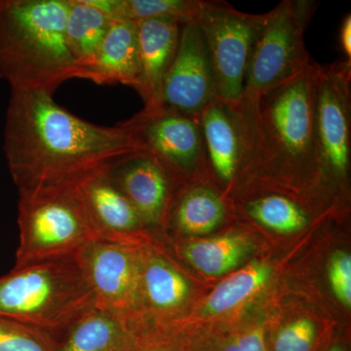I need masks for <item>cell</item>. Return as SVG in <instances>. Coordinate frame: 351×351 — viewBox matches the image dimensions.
Masks as SVG:
<instances>
[{
  "mask_svg": "<svg viewBox=\"0 0 351 351\" xmlns=\"http://www.w3.org/2000/svg\"><path fill=\"white\" fill-rule=\"evenodd\" d=\"M3 151L14 182L25 189L76 181L144 149L123 124L96 125L47 92L11 89Z\"/></svg>",
  "mask_w": 351,
  "mask_h": 351,
  "instance_id": "6da1fadb",
  "label": "cell"
},
{
  "mask_svg": "<svg viewBox=\"0 0 351 351\" xmlns=\"http://www.w3.org/2000/svg\"><path fill=\"white\" fill-rule=\"evenodd\" d=\"M315 133L323 182L343 188L350 169L351 60L320 64Z\"/></svg>",
  "mask_w": 351,
  "mask_h": 351,
  "instance_id": "ba28073f",
  "label": "cell"
},
{
  "mask_svg": "<svg viewBox=\"0 0 351 351\" xmlns=\"http://www.w3.org/2000/svg\"><path fill=\"white\" fill-rule=\"evenodd\" d=\"M137 24L141 75L136 91L142 97L144 108H156L161 106L164 77L177 54L182 23L160 18Z\"/></svg>",
  "mask_w": 351,
  "mask_h": 351,
  "instance_id": "e0dca14e",
  "label": "cell"
},
{
  "mask_svg": "<svg viewBox=\"0 0 351 351\" xmlns=\"http://www.w3.org/2000/svg\"><path fill=\"white\" fill-rule=\"evenodd\" d=\"M121 124L162 164L175 184L207 175L199 117L159 106L144 108Z\"/></svg>",
  "mask_w": 351,
  "mask_h": 351,
  "instance_id": "9c48e42d",
  "label": "cell"
},
{
  "mask_svg": "<svg viewBox=\"0 0 351 351\" xmlns=\"http://www.w3.org/2000/svg\"><path fill=\"white\" fill-rule=\"evenodd\" d=\"M113 184L130 201L145 228L164 223L174 197L175 182L162 164L145 151L107 166Z\"/></svg>",
  "mask_w": 351,
  "mask_h": 351,
  "instance_id": "7c38bea8",
  "label": "cell"
},
{
  "mask_svg": "<svg viewBox=\"0 0 351 351\" xmlns=\"http://www.w3.org/2000/svg\"><path fill=\"white\" fill-rule=\"evenodd\" d=\"M271 274V267L265 263H250L230 274L212 291L205 309L215 315L230 313L260 292L269 282Z\"/></svg>",
  "mask_w": 351,
  "mask_h": 351,
  "instance_id": "cb8c5ba5",
  "label": "cell"
},
{
  "mask_svg": "<svg viewBox=\"0 0 351 351\" xmlns=\"http://www.w3.org/2000/svg\"><path fill=\"white\" fill-rule=\"evenodd\" d=\"M248 251L243 237L234 234L189 242L181 248L182 255L195 269L210 276H223L235 269Z\"/></svg>",
  "mask_w": 351,
  "mask_h": 351,
  "instance_id": "7402d4cb",
  "label": "cell"
},
{
  "mask_svg": "<svg viewBox=\"0 0 351 351\" xmlns=\"http://www.w3.org/2000/svg\"><path fill=\"white\" fill-rule=\"evenodd\" d=\"M228 213L225 195L200 178L173 197L166 221L182 234L204 235L223 226Z\"/></svg>",
  "mask_w": 351,
  "mask_h": 351,
  "instance_id": "d6986e66",
  "label": "cell"
},
{
  "mask_svg": "<svg viewBox=\"0 0 351 351\" xmlns=\"http://www.w3.org/2000/svg\"><path fill=\"white\" fill-rule=\"evenodd\" d=\"M319 343L317 326L307 318L287 323L269 341V351H316Z\"/></svg>",
  "mask_w": 351,
  "mask_h": 351,
  "instance_id": "484cf974",
  "label": "cell"
},
{
  "mask_svg": "<svg viewBox=\"0 0 351 351\" xmlns=\"http://www.w3.org/2000/svg\"><path fill=\"white\" fill-rule=\"evenodd\" d=\"M327 351H346V350H343V348H341V346H332L331 348H329V350H328Z\"/></svg>",
  "mask_w": 351,
  "mask_h": 351,
  "instance_id": "4dcf8cb0",
  "label": "cell"
},
{
  "mask_svg": "<svg viewBox=\"0 0 351 351\" xmlns=\"http://www.w3.org/2000/svg\"><path fill=\"white\" fill-rule=\"evenodd\" d=\"M332 293L341 304L351 306V256L338 252L332 256L328 267Z\"/></svg>",
  "mask_w": 351,
  "mask_h": 351,
  "instance_id": "83f0119b",
  "label": "cell"
},
{
  "mask_svg": "<svg viewBox=\"0 0 351 351\" xmlns=\"http://www.w3.org/2000/svg\"><path fill=\"white\" fill-rule=\"evenodd\" d=\"M107 166L77 180L83 204L97 239L142 246L147 228L130 201L113 184Z\"/></svg>",
  "mask_w": 351,
  "mask_h": 351,
  "instance_id": "4fadbf2b",
  "label": "cell"
},
{
  "mask_svg": "<svg viewBox=\"0 0 351 351\" xmlns=\"http://www.w3.org/2000/svg\"><path fill=\"white\" fill-rule=\"evenodd\" d=\"M144 331L130 320L94 306L58 339V351H127Z\"/></svg>",
  "mask_w": 351,
  "mask_h": 351,
  "instance_id": "ac0fdd59",
  "label": "cell"
},
{
  "mask_svg": "<svg viewBox=\"0 0 351 351\" xmlns=\"http://www.w3.org/2000/svg\"><path fill=\"white\" fill-rule=\"evenodd\" d=\"M339 44L346 59L351 60V15L348 14L339 29Z\"/></svg>",
  "mask_w": 351,
  "mask_h": 351,
  "instance_id": "f546056e",
  "label": "cell"
},
{
  "mask_svg": "<svg viewBox=\"0 0 351 351\" xmlns=\"http://www.w3.org/2000/svg\"><path fill=\"white\" fill-rule=\"evenodd\" d=\"M265 18L267 13L241 12L226 1H201L195 21L211 58L216 99L228 104L241 100L252 50Z\"/></svg>",
  "mask_w": 351,
  "mask_h": 351,
  "instance_id": "52a82bcc",
  "label": "cell"
},
{
  "mask_svg": "<svg viewBox=\"0 0 351 351\" xmlns=\"http://www.w3.org/2000/svg\"><path fill=\"white\" fill-rule=\"evenodd\" d=\"M202 0H90L112 20L138 23L151 19L195 21Z\"/></svg>",
  "mask_w": 351,
  "mask_h": 351,
  "instance_id": "603a6c76",
  "label": "cell"
},
{
  "mask_svg": "<svg viewBox=\"0 0 351 351\" xmlns=\"http://www.w3.org/2000/svg\"><path fill=\"white\" fill-rule=\"evenodd\" d=\"M69 0H0V80L54 95L75 78L66 39Z\"/></svg>",
  "mask_w": 351,
  "mask_h": 351,
  "instance_id": "3957f363",
  "label": "cell"
},
{
  "mask_svg": "<svg viewBox=\"0 0 351 351\" xmlns=\"http://www.w3.org/2000/svg\"><path fill=\"white\" fill-rule=\"evenodd\" d=\"M140 75L138 24L113 20L91 61L76 68L75 78L99 85L123 84L137 90Z\"/></svg>",
  "mask_w": 351,
  "mask_h": 351,
  "instance_id": "2e32d148",
  "label": "cell"
},
{
  "mask_svg": "<svg viewBox=\"0 0 351 351\" xmlns=\"http://www.w3.org/2000/svg\"><path fill=\"white\" fill-rule=\"evenodd\" d=\"M140 247L95 239L76 256L96 306L138 325Z\"/></svg>",
  "mask_w": 351,
  "mask_h": 351,
  "instance_id": "30bf717a",
  "label": "cell"
},
{
  "mask_svg": "<svg viewBox=\"0 0 351 351\" xmlns=\"http://www.w3.org/2000/svg\"><path fill=\"white\" fill-rule=\"evenodd\" d=\"M319 68L313 61L282 84L233 104L242 147L234 186L290 189L304 195L324 184L315 133Z\"/></svg>",
  "mask_w": 351,
  "mask_h": 351,
  "instance_id": "7a4b0ae2",
  "label": "cell"
},
{
  "mask_svg": "<svg viewBox=\"0 0 351 351\" xmlns=\"http://www.w3.org/2000/svg\"><path fill=\"white\" fill-rule=\"evenodd\" d=\"M199 124L208 173L223 189H232L242 152L234 105L215 98L201 112Z\"/></svg>",
  "mask_w": 351,
  "mask_h": 351,
  "instance_id": "9a60e30c",
  "label": "cell"
},
{
  "mask_svg": "<svg viewBox=\"0 0 351 351\" xmlns=\"http://www.w3.org/2000/svg\"><path fill=\"white\" fill-rule=\"evenodd\" d=\"M140 258L141 324L145 314H149L157 321L152 329L168 332L170 316L180 313L186 304L191 286L172 261L151 246L140 247Z\"/></svg>",
  "mask_w": 351,
  "mask_h": 351,
  "instance_id": "5bb4252c",
  "label": "cell"
},
{
  "mask_svg": "<svg viewBox=\"0 0 351 351\" xmlns=\"http://www.w3.org/2000/svg\"><path fill=\"white\" fill-rule=\"evenodd\" d=\"M127 351H191V343L180 339L176 332L147 329Z\"/></svg>",
  "mask_w": 351,
  "mask_h": 351,
  "instance_id": "f1b7e54d",
  "label": "cell"
},
{
  "mask_svg": "<svg viewBox=\"0 0 351 351\" xmlns=\"http://www.w3.org/2000/svg\"><path fill=\"white\" fill-rule=\"evenodd\" d=\"M191 351H269V339L263 326H252L233 332L201 345H191Z\"/></svg>",
  "mask_w": 351,
  "mask_h": 351,
  "instance_id": "4316f807",
  "label": "cell"
},
{
  "mask_svg": "<svg viewBox=\"0 0 351 351\" xmlns=\"http://www.w3.org/2000/svg\"><path fill=\"white\" fill-rule=\"evenodd\" d=\"M260 186L261 193L251 195L241 203L245 216L270 232L290 234L301 232L311 223V211L294 195L278 189ZM249 188V186H248Z\"/></svg>",
  "mask_w": 351,
  "mask_h": 351,
  "instance_id": "ffe728a7",
  "label": "cell"
},
{
  "mask_svg": "<svg viewBox=\"0 0 351 351\" xmlns=\"http://www.w3.org/2000/svg\"><path fill=\"white\" fill-rule=\"evenodd\" d=\"M20 243L15 267L75 258L97 239L76 181L18 189Z\"/></svg>",
  "mask_w": 351,
  "mask_h": 351,
  "instance_id": "5b68a950",
  "label": "cell"
},
{
  "mask_svg": "<svg viewBox=\"0 0 351 351\" xmlns=\"http://www.w3.org/2000/svg\"><path fill=\"white\" fill-rule=\"evenodd\" d=\"M112 21L90 0H69L66 39L76 68L91 61Z\"/></svg>",
  "mask_w": 351,
  "mask_h": 351,
  "instance_id": "44dd1931",
  "label": "cell"
},
{
  "mask_svg": "<svg viewBox=\"0 0 351 351\" xmlns=\"http://www.w3.org/2000/svg\"><path fill=\"white\" fill-rule=\"evenodd\" d=\"M318 3L284 0L267 13L254 44L241 98H254L299 75L313 62L304 34Z\"/></svg>",
  "mask_w": 351,
  "mask_h": 351,
  "instance_id": "8992f818",
  "label": "cell"
},
{
  "mask_svg": "<svg viewBox=\"0 0 351 351\" xmlns=\"http://www.w3.org/2000/svg\"><path fill=\"white\" fill-rule=\"evenodd\" d=\"M215 98L213 66L206 41L195 21L184 23L177 54L164 77L161 106L198 117Z\"/></svg>",
  "mask_w": 351,
  "mask_h": 351,
  "instance_id": "8fae6325",
  "label": "cell"
},
{
  "mask_svg": "<svg viewBox=\"0 0 351 351\" xmlns=\"http://www.w3.org/2000/svg\"><path fill=\"white\" fill-rule=\"evenodd\" d=\"M0 351H58V341L38 328L0 317Z\"/></svg>",
  "mask_w": 351,
  "mask_h": 351,
  "instance_id": "d4e9b609",
  "label": "cell"
},
{
  "mask_svg": "<svg viewBox=\"0 0 351 351\" xmlns=\"http://www.w3.org/2000/svg\"><path fill=\"white\" fill-rule=\"evenodd\" d=\"M96 306L77 258L14 267L0 277V317L19 321L58 339Z\"/></svg>",
  "mask_w": 351,
  "mask_h": 351,
  "instance_id": "277c9868",
  "label": "cell"
}]
</instances>
